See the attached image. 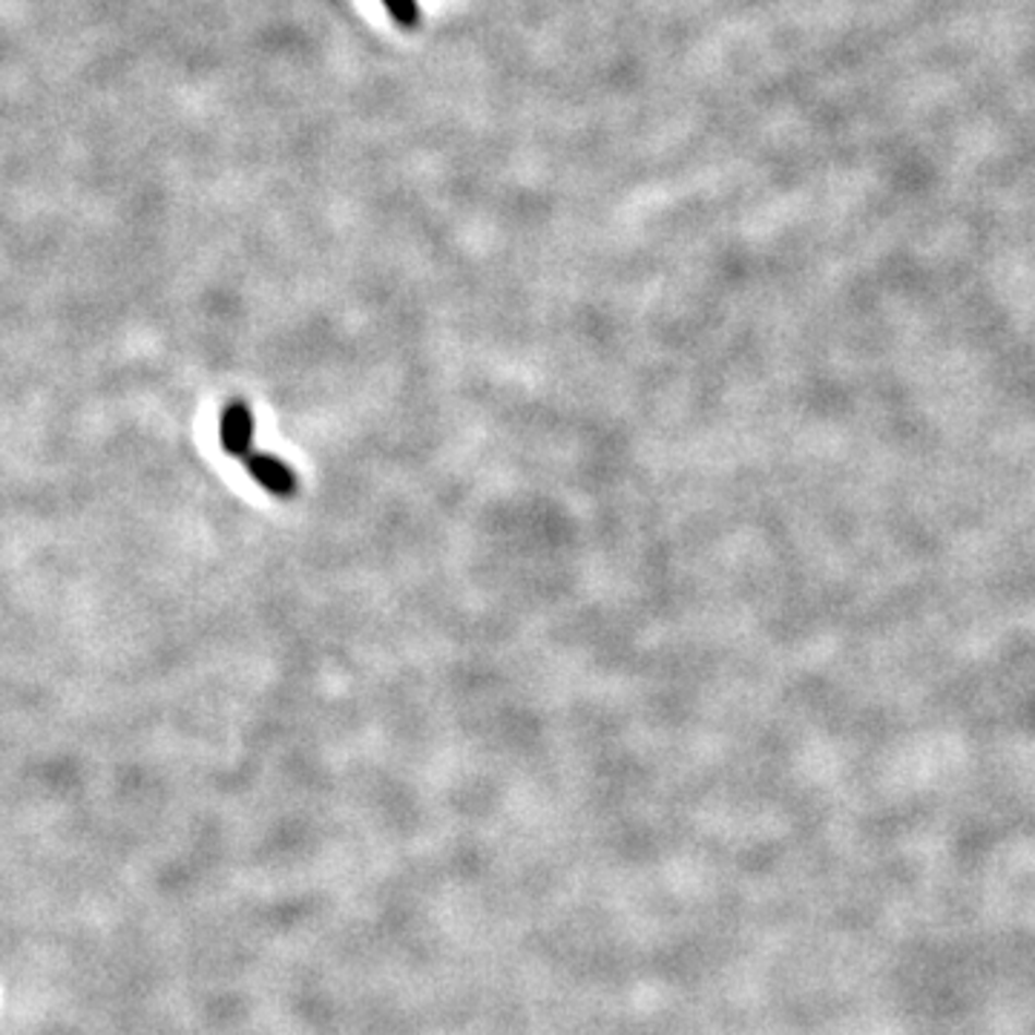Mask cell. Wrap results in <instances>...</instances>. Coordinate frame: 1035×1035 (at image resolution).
Listing matches in <instances>:
<instances>
[{"instance_id": "1", "label": "cell", "mask_w": 1035, "mask_h": 1035, "mask_svg": "<svg viewBox=\"0 0 1035 1035\" xmlns=\"http://www.w3.org/2000/svg\"><path fill=\"white\" fill-rule=\"evenodd\" d=\"M219 435H221V449L233 455V458H248L251 455L253 446V414L242 400H233V404L225 406L221 411V423H219Z\"/></svg>"}, {"instance_id": "2", "label": "cell", "mask_w": 1035, "mask_h": 1035, "mask_svg": "<svg viewBox=\"0 0 1035 1035\" xmlns=\"http://www.w3.org/2000/svg\"><path fill=\"white\" fill-rule=\"evenodd\" d=\"M245 469L251 472V478H256L262 490L274 492L279 498H291L297 495V478L288 467H285L282 460L268 455V452H251L248 458H242Z\"/></svg>"}, {"instance_id": "3", "label": "cell", "mask_w": 1035, "mask_h": 1035, "mask_svg": "<svg viewBox=\"0 0 1035 1035\" xmlns=\"http://www.w3.org/2000/svg\"><path fill=\"white\" fill-rule=\"evenodd\" d=\"M383 3H386V9L392 12L397 24L414 26L420 21V9L414 0H383Z\"/></svg>"}]
</instances>
